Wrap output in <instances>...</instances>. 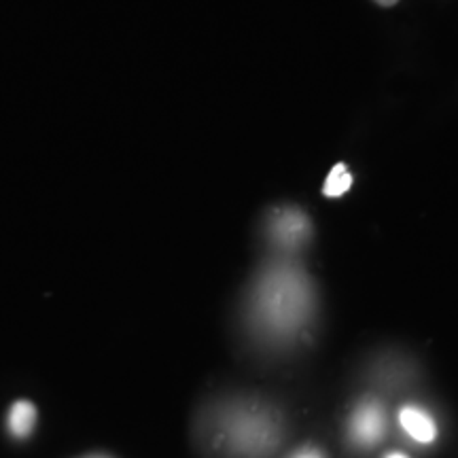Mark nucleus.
<instances>
[{"mask_svg": "<svg viewBox=\"0 0 458 458\" xmlns=\"http://www.w3.org/2000/svg\"><path fill=\"white\" fill-rule=\"evenodd\" d=\"M399 425L418 444H431L437 437V425H435V420L425 410L416 408V405L401 408Z\"/></svg>", "mask_w": 458, "mask_h": 458, "instance_id": "obj_5", "label": "nucleus"}, {"mask_svg": "<svg viewBox=\"0 0 458 458\" xmlns=\"http://www.w3.org/2000/svg\"><path fill=\"white\" fill-rule=\"evenodd\" d=\"M312 286L306 274L291 263H274L257 280L250 300L253 323L263 334L286 340L308 323Z\"/></svg>", "mask_w": 458, "mask_h": 458, "instance_id": "obj_1", "label": "nucleus"}, {"mask_svg": "<svg viewBox=\"0 0 458 458\" xmlns=\"http://www.w3.org/2000/svg\"><path fill=\"white\" fill-rule=\"evenodd\" d=\"M374 3L382 4V7H393V4H397L399 0H374Z\"/></svg>", "mask_w": 458, "mask_h": 458, "instance_id": "obj_9", "label": "nucleus"}, {"mask_svg": "<svg viewBox=\"0 0 458 458\" xmlns=\"http://www.w3.org/2000/svg\"><path fill=\"white\" fill-rule=\"evenodd\" d=\"M291 458H325V456H323V452L317 448H301L300 452H295Z\"/></svg>", "mask_w": 458, "mask_h": 458, "instance_id": "obj_8", "label": "nucleus"}, {"mask_svg": "<svg viewBox=\"0 0 458 458\" xmlns=\"http://www.w3.org/2000/svg\"><path fill=\"white\" fill-rule=\"evenodd\" d=\"M385 410L376 401H363L351 418V435L360 445H374L385 433Z\"/></svg>", "mask_w": 458, "mask_h": 458, "instance_id": "obj_3", "label": "nucleus"}, {"mask_svg": "<svg viewBox=\"0 0 458 458\" xmlns=\"http://www.w3.org/2000/svg\"><path fill=\"white\" fill-rule=\"evenodd\" d=\"M385 458H408V456L401 454V452H391V454H386Z\"/></svg>", "mask_w": 458, "mask_h": 458, "instance_id": "obj_10", "label": "nucleus"}, {"mask_svg": "<svg viewBox=\"0 0 458 458\" xmlns=\"http://www.w3.org/2000/svg\"><path fill=\"white\" fill-rule=\"evenodd\" d=\"M88 458H108V456H88Z\"/></svg>", "mask_w": 458, "mask_h": 458, "instance_id": "obj_11", "label": "nucleus"}, {"mask_svg": "<svg viewBox=\"0 0 458 458\" xmlns=\"http://www.w3.org/2000/svg\"><path fill=\"white\" fill-rule=\"evenodd\" d=\"M310 233V221L308 216L297 208H283L276 210L272 219V236L280 246L293 249L301 244Z\"/></svg>", "mask_w": 458, "mask_h": 458, "instance_id": "obj_4", "label": "nucleus"}, {"mask_svg": "<svg viewBox=\"0 0 458 458\" xmlns=\"http://www.w3.org/2000/svg\"><path fill=\"white\" fill-rule=\"evenodd\" d=\"M351 185H352L351 172L346 170V165L344 164H337L334 165V170L329 172L327 181H325L323 193L327 198H340L348 191V189H351Z\"/></svg>", "mask_w": 458, "mask_h": 458, "instance_id": "obj_7", "label": "nucleus"}, {"mask_svg": "<svg viewBox=\"0 0 458 458\" xmlns=\"http://www.w3.org/2000/svg\"><path fill=\"white\" fill-rule=\"evenodd\" d=\"M216 445L232 456L257 458L278 444V420L274 411L257 403L225 405L215 418Z\"/></svg>", "mask_w": 458, "mask_h": 458, "instance_id": "obj_2", "label": "nucleus"}, {"mask_svg": "<svg viewBox=\"0 0 458 458\" xmlns=\"http://www.w3.org/2000/svg\"><path fill=\"white\" fill-rule=\"evenodd\" d=\"M34 422H37V408L30 401H17L9 411V431L15 437H28L32 433Z\"/></svg>", "mask_w": 458, "mask_h": 458, "instance_id": "obj_6", "label": "nucleus"}]
</instances>
